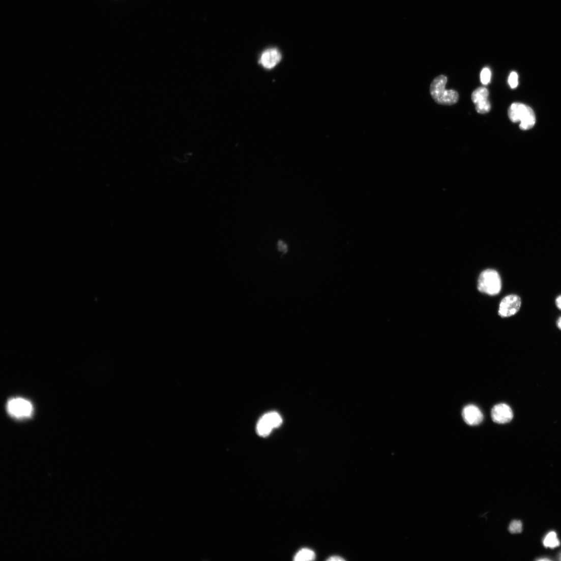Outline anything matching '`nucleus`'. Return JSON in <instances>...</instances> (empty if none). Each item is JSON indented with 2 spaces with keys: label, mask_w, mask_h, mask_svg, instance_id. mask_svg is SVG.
Masks as SVG:
<instances>
[{
  "label": "nucleus",
  "mask_w": 561,
  "mask_h": 561,
  "mask_svg": "<svg viewBox=\"0 0 561 561\" xmlns=\"http://www.w3.org/2000/svg\"><path fill=\"white\" fill-rule=\"evenodd\" d=\"M447 82V77L440 75L435 78L431 84L430 94L438 104L450 106L458 101L459 95L456 91L446 89Z\"/></svg>",
  "instance_id": "obj_1"
},
{
  "label": "nucleus",
  "mask_w": 561,
  "mask_h": 561,
  "mask_svg": "<svg viewBox=\"0 0 561 561\" xmlns=\"http://www.w3.org/2000/svg\"><path fill=\"white\" fill-rule=\"evenodd\" d=\"M509 119L514 123L520 121V128L523 130L532 128L536 123V117L533 109L523 104H512L509 108Z\"/></svg>",
  "instance_id": "obj_2"
},
{
  "label": "nucleus",
  "mask_w": 561,
  "mask_h": 561,
  "mask_svg": "<svg viewBox=\"0 0 561 561\" xmlns=\"http://www.w3.org/2000/svg\"><path fill=\"white\" fill-rule=\"evenodd\" d=\"M501 288V280L498 272L493 270H487L480 274L478 283V290L489 296L499 293Z\"/></svg>",
  "instance_id": "obj_3"
},
{
  "label": "nucleus",
  "mask_w": 561,
  "mask_h": 561,
  "mask_svg": "<svg viewBox=\"0 0 561 561\" xmlns=\"http://www.w3.org/2000/svg\"><path fill=\"white\" fill-rule=\"evenodd\" d=\"M282 419L277 412L272 411L264 415L258 421L256 430L261 436L269 435L273 430L280 426Z\"/></svg>",
  "instance_id": "obj_4"
},
{
  "label": "nucleus",
  "mask_w": 561,
  "mask_h": 561,
  "mask_svg": "<svg viewBox=\"0 0 561 561\" xmlns=\"http://www.w3.org/2000/svg\"><path fill=\"white\" fill-rule=\"evenodd\" d=\"M7 409L11 416L18 419L28 418L33 411L31 403L22 398L10 400L7 404Z\"/></svg>",
  "instance_id": "obj_5"
},
{
  "label": "nucleus",
  "mask_w": 561,
  "mask_h": 561,
  "mask_svg": "<svg viewBox=\"0 0 561 561\" xmlns=\"http://www.w3.org/2000/svg\"><path fill=\"white\" fill-rule=\"evenodd\" d=\"M521 306V300L517 295H510L504 298L501 301L498 310V314L502 318H508L516 314Z\"/></svg>",
  "instance_id": "obj_6"
},
{
  "label": "nucleus",
  "mask_w": 561,
  "mask_h": 561,
  "mask_svg": "<svg viewBox=\"0 0 561 561\" xmlns=\"http://www.w3.org/2000/svg\"><path fill=\"white\" fill-rule=\"evenodd\" d=\"M491 416L493 421L499 424L508 423L514 418L513 411L511 407L504 403L494 406L492 409Z\"/></svg>",
  "instance_id": "obj_7"
},
{
  "label": "nucleus",
  "mask_w": 561,
  "mask_h": 561,
  "mask_svg": "<svg viewBox=\"0 0 561 561\" xmlns=\"http://www.w3.org/2000/svg\"><path fill=\"white\" fill-rule=\"evenodd\" d=\"M463 420L470 426H476L483 421V416L480 409L474 405H469L462 410Z\"/></svg>",
  "instance_id": "obj_8"
},
{
  "label": "nucleus",
  "mask_w": 561,
  "mask_h": 561,
  "mask_svg": "<svg viewBox=\"0 0 561 561\" xmlns=\"http://www.w3.org/2000/svg\"><path fill=\"white\" fill-rule=\"evenodd\" d=\"M281 58V53L276 48H270L262 53L259 63L264 68L271 69L279 64Z\"/></svg>",
  "instance_id": "obj_9"
},
{
  "label": "nucleus",
  "mask_w": 561,
  "mask_h": 561,
  "mask_svg": "<svg viewBox=\"0 0 561 561\" xmlns=\"http://www.w3.org/2000/svg\"><path fill=\"white\" fill-rule=\"evenodd\" d=\"M489 92L485 87H479L472 94L471 99L473 103L476 105L488 100Z\"/></svg>",
  "instance_id": "obj_10"
},
{
  "label": "nucleus",
  "mask_w": 561,
  "mask_h": 561,
  "mask_svg": "<svg viewBox=\"0 0 561 561\" xmlns=\"http://www.w3.org/2000/svg\"><path fill=\"white\" fill-rule=\"evenodd\" d=\"M315 558V554L312 550L309 549H303L296 554L294 560L297 561H308L314 560Z\"/></svg>",
  "instance_id": "obj_11"
},
{
  "label": "nucleus",
  "mask_w": 561,
  "mask_h": 561,
  "mask_svg": "<svg viewBox=\"0 0 561 561\" xmlns=\"http://www.w3.org/2000/svg\"><path fill=\"white\" fill-rule=\"evenodd\" d=\"M560 542L557 535L554 532L549 533L544 540V545L546 547L554 548L559 546Z\"/></svg>",
  "instance_id": "obj_12"
},
{
  "label": "nucleus",
  "mask_w": 561,
  "mask_h": 561,
  "mask_svg": "<svg viewBox=\"0 0 561 561\" xmlns=\"http://www.w3.org/2000/svg\"><path fill=\"white\" fill-rule=\"evenodd\" d=\"M491 104L488 100L476 105V109L479 113H486L489 112L491 110Z\"/></svg>",
  "instance_id": "obj_13"
},
{
  "label": "nucleus",
  "mask_w": 561,
  "mask_h": 561,
  "mask_svg": "<svg viewBox=\"0 0 561 561\" xmlns=\"http://www.w3.org/2000/svg\"><path fill=\"white\" fill-rule=\"evenodd\" d=\"M481 81L484 85H487L490 82L491 78V72L489 68H484L481 72Z\"/></svg>",
  "instance_id": "obj_14"
},
{
  "label": "nucleus",
  "mask_w": 561,
  "mask_h": 561,
  "mask_svg": "<svg viewBox=\"0 0 561 561\" xmlns=\"http://www.w3.org/2000/svg\"><path fill=\"white\" fill-rule=\"evenodd\" d=\"M522 530V523L519 520L512 521L509 526V530L512 534L520 533Z\"/></svg>",
  "instance_id": "obj_15"
},
{
  "label": "nucleus",
  "mask_w": 561,
  "mask_h": 561,
  "mask_svg": "<svg viewBox=\"0 0 561 561\" xmlns=\"http://www.w3.org/2000/svg\"><path fill=\"white\" fill-rule=\"evenodd\" d=\"M508 83L512 88H515L518 85V75L516 72H512L509 77Z\"/></svg>",
  "instance_id": "obj_16"
},
{
  "label": "nucleus",
  "mask_w": 561,
  "mask_h": 561,
  "mask_svg": "<svg viewBox=\"0 0 561 561\" xmlns=\"http://www.w3.org/2000/svg\"><path fill=\"white\" fill-rule=\"evenodd\" d=\"M278 250L284 253H286L287 252L288 248L286 244L283 241H279L278 243Z\"/></svg>",
  "instance_id": "obj_17"
},
{
  "label": "nucleus",
  "mask_w": 561,
  "mask_h": 561,
  "mask_svg": "<svg viewBox=\"0 0 561 561\" xmlns=\"http://www.w3.org/2000/svg\"><path fill=\"white\" fill-rule=\"evenodd\" d=\"M330 561H343L345 559L339 556H333L328 559Z\"/></svg>",
  "instance_id": "obj_18"
},
{
  "label": "nucleus",
  "mask_w": 561,
  "mask_h": 561,
  "mask_svg": "<svg viewBox=\"0 0 561 561\" xmlns=\"http://www.w3.org/2000/svg\"><path fill=\"white\" fill-rule=\"evenodd\" d=\"M555 303L557 308L561 310V296L557 297Z\"/></svg>",
  "instance_id": "obj_19"
},
{
  "label": "nucleus",
  "mask_w": 561,
  "mask_h": 561,
  "mask_svg": "<svg viewBox=\"0 0 561 561\" xmlns=\"http://www.w3.org/2000/svg\"><path fill=\"white\" fill-rule=\"evenodd\" d=\"M557 326L560 330H561V316L557 320Z\"/></svg>",
  "instance_id": "obj_20"
},
{
  "label": "nucleus",
  "mask_w": 561,
  "mask_h": 561,
  "mask_svg": "<svg viewBox=\"0 0 561 561\" xmlns=\"http://www.w3.org/2000/svg\"><path fill=\"white\" fill-rule=\"evenodd\" d=\"M560 559H561V556H560Z\"/></svg>",
  "instance_id": "obj_21"
}]
</instances>
